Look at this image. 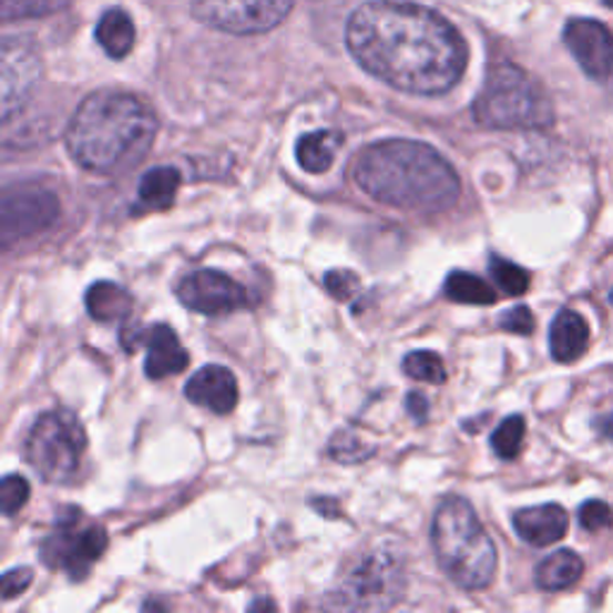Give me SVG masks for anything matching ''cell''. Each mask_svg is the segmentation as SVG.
Returning a JSON list of instances; mask_svg holds the SVG:
<instances>
[{"instance_id":"obj_19","label":"cell","mask_w":613,"mask_h":613,"mask_svg":"<svg viewBox=\"0 0 613 613\" xmlns=\"http://www.w3.org/2000/svg\"><path fill=\"white\" fill-rule=\"evenodd\" d=\"M134 307L132 295L111 280H99L86 290V309L101 324H115L130 317Z\"/></svg>"},{"instance_id":"obj_22","label":"cell","mask_w":613,"mask_h":613,"mask_svg":"<svg viewBox=\"0 0 613 613\" xmlns=\"http://www.w3.org/2000/svg\"><path fill=\"white\" fill-rule=\"evenodd\" d=\"M177 187H181V173L171 166H159L146 171L140 181V204L154 212H166L173 206Z\"/></svg>"},{"instance_id":"obj_26","label":"cell","mask_w":613,"mask_h":613,"mask_svg":"<svg viewBox=\"0 0 613 613\" xmlns=\"http://www.w3.org/2000/svg\"><path fill=\"white\" fill-rule=\"evenodd\" d=\"M402 371H406L408 377L415 379V381H427V384H443L446 381L443 360L437 353H429V350L410 353L406 360H402Z\"/></svg>"},{"instance_id":"obj_4","label":"cell","mask_w":613,"mask_h":613,"mask_svg":"<svg viewBox=\"0 0 613 613\" xmlns=\"http://www.w3.org/2000/svg\"><path fill=\"white\" fill-rule=\"evenodd\" d=\"M431 544L441 571L462 590H484L497 575V546L460 497L446 499L431 522Z\"/></svg>"},{"instance_id":"obj_17","label":"cell","mask_w":613,"mask_h":613,"mask_svg":"<svg viewBox=\"0 0 613 613\" xmlns=\"http://www.w3.org/2000/svg\"><path fill=\"white\" fill-rule=\"evenodd\" d=\"M549 343H551V357L556 362L571 365L580 360V357L585 355L590 343L588 321L573 309H561L551 324Z\"/></svg>"},{"instance_id":"obj_7","label":"cell","mask_w":613,"mask_h":613,"mask_svg":"<svg viewBox=\"0 0 613 613\" xmlns=\"http://www.w3.org/2000/svg\"><path fill=\"white\" fill-rule=\"evenodd\" d=\"M406 594V561L391 549L371 551L331 594L334 609L386 611Z\"/></svg>"},{"instance_id":"obj_31","label":"cell","mask_w":613,"mask_h":613,"mask_svg":"<svg viewBox=\"0 0 613 613\" xmlns=\"http://www.w3.org/2000/svg\"><path fill=\"white\" fill-rule=\"evenodd\" d=\"M499 326L508 334H518V336H528L534 331V314L530 311V307L518 305L513 309H508L501 314Z\"/></svg>"},{"instance_id":"obj_13","label":"cell","mask_w":613,"mask_h":613,"mask_svg":"<svg viewBox=\"0 0 613 613\" xmlns=\"http://www.w3.org/2000/svg\"><path fill=\"white\" fill-rule=\"evenodd\" d=\"M0 63H3V118L18 113L41 80V61L34 47L20 39H6L3 51H0Z\"/></svg>"},{"instance_id":"obj_25","label":"cell","mask_w":613,"mask_h":613,"mask_svg":"<svg viewBox=\"0 0 613 613\" xmlns=\"http://www.w3.org/2000/svg\"><path fill=\"white\" fill-rule=\"evenodd\" d=\"M70 6V0H0L3 20H34L47 18V14L61 12Z\"/></svg>"},{"instance_id":"obj_33","label":"cell","mask_w":613,"mask_h":613,"mask_svg":"<svg viewBox=\"0 0 613 613\" xmlns=\"http://www.w3.org/2000/svg\"><path fill=\"white\" fill-rule=\"evenodd\" d=\"M34 573L32 568H14V571H8L3 575V600H14L20 596L29 585H32Z\"/></svg>"},{"instance_id":"obj_18","label":"cell","mask_w":613,"mask_h":613,"mask_svg":"<svg viewBox=\"0 0 613 613\" xmlns=\"http://www.w3.org/2000/svg\"><path fill=\"white\" fill-rule=\"evenodd\" d=\"M582 573H585V563H582L578 553L571 549H561L537 565L534 582L544 592H561L573 588Z\"/></svg>"},{"instance_id":"obj_15","label":"cell","mask_w":613,"mask_h":613,"mask_svg":"<svg viewBox=\"0 0 613 613\" xmlns=\"http://www.w3.org/2000/svg\"><path fill=\"white\" fill-rule=\"evenodd\" d=\"M185 396L200 408L216 415H228L237 406V381L228 367L206 365L185 386Z\"/></svg>"},{"instance_id":"obj_9","label":"cell","mask_w":613,"mask_h":613,"mask_svg":"<svg viewBox=\"0 0 613 613\" xmlns=\"http://www.w3.org/2000/svg\"><path fill=\"white\" fill-rule=\"evenodd\" d=\"M293 0H192L200 22L228 34H264L288 18Z\"/></svg>"},{"instance_id":"obj_30","label":"cell","mask_w":613,"mask_h":613,"mask_svg":"<svg viewBox=\"0 0 613 613\" xmlns=\"http://www.w3.org/2000/svg\"><path fill=\"white\" fill-rule=\"evenodd\" d=\"M578 515H580V525L588 532H600L613 525V511L604 501H588L585 505H580Z\"/></svg>"},{"instance_id":"obj_8","label":"cell","mask_w":613,"mask_h":613,"mask_svg":"<svg viewBox=\"0 0 613 613\" xmlns=\"http://www.w3.org/2000/svg\"><path fill=\"white\" fill-rule=\"evenodd\" d=\"M109 546V532L103 525H82V511L65 508L55 515L53 532L43 542V561L55 571H65L72 580H82Z\"/></svg>"},{"instance_id":"obj_29","label":"cell","mask_w":613,"mask_h":613,"mask_svg":"<svg viewBox=\"0 0 613 613\" xmlns=\"http://www.w3.org/2000/svg\"><path fill=\"white\" fill-rule=\"evenodd\" d=\"M29 484L20 474H8L3 484H0V508L6 515H14L27 505Z\"/></svg>"},{"instance_id":"obj_24","label":"cell","mask_w":613,"mask_h":613,"mask_svg":"<svg viewBox=\"0 0 613 613\" xmlns=\"http://www.w3.org/2000/svg\"><path fill=\"white\" fill-rule=\"evenodd\" d=\"M525 443V420L520 415H511L491 433V448L501 460H515Z\"/></svg>"},{"instance_id":"obj_2","label":"cell","mask_w":613,"mask_h":613,"mask_svg":"<svg viewBox=\"0 0 613 613\" xmlns=\"http://www.w3.org/2000/svg\"><path fill=\"white\" fill-rule=\"evenodd\" d=\"M355 183L371 200L410 212H443L460 197V177L437 149L412 140H384L362 149Z\"/></svg>"},{"instance_id":"obj_5","label":"cell","mask_w":613,"mask_h":613,"mask_svg":"<svg viewBox=\"0 0 613 613\" xmlns=\"http://www.w3.org/2000/svg\"><path fill=\"white\" fill-rule=\"evenodd\" d=\"M472 115L489 130H534L553 123V109L544 89L513 63H499L489 70L484 89L474 99Z\"/></svg>"},{"instance_id":"obj_34","label":"cell","mask_w":613,"mask_h":613,"mask_svg":"<svg viewBox=\"0 0 613 613\" xmlns=\"http://www.w3.org/2000/svg\"><path fill=\"white\" fill-rule=\"evenodd\" d=\"M408 412L415 417L417 422H425V420H427V415H429L427 400H425L420 394H410V396H408Z\"/></svg>"},{"instance_id":"obj_11","label":"cell","mask_w":613,"mask_h":613,"mask_svg":"<svg viewBox=\"0 0 613 613\" xmlns=\"http://www.w3.org/2000/svg\"><path fill=\"white\" fill-rule=\"evenodd\" d=\"M121 340L127 353L146 346L144 371L146 377L154 381L181 374L190 365L187 350L181 346V338H177V334L168 324H156L146 328H123Z\"/></svg>"},{"instance_id":"obj_20","label":"cell","mask_w":613,"mask_h":613,"mask_svg":"<svg viewBox=\"0 0 613 613\" xmlns=\"http://www.w3.org/2000/svg\"><path fill=\"white\" fill-rule=\"evenodd\" d=\"M343 146V134L331 130H317L300 137L295 146L297 163L314 175H321L334 166L336 152Z\"/></svg>"},{"instance_id":"obj_1","label":"cell","mask_w":613,"mask_h":613,"mask_svg":"<svg viewBox=\"0 0 613 613\" xmlns=\"http://www.w3.org/2000/svg\"><path fill=\"white\" fill-rule=\"evenodd\" d=\"M353 58L388 86L417 96L451 92L468 65L458 29L422 6L371 0L357 8L346 29Z\"/></svg>"},{"instance_id":"obj_21","label":"cell","mask_w":613,"mask_h":613,"mask_svg":"<svg viewBox=\"0 0 613 613\" xmlns=\"http://www.w3.org/2000/svg\"><path fill=\"white\" fill-rule=\"evenodd\" d=\"M134 39H137V32H134V22L125 10L113 8L101 14L96 24V41L115 61H121L132 51Z\"/></svg>"},{"instance_id":"obj_28","label":"cell","mask_w":613,"mask_h":613,"mask_svg":"<svg viewBox=\"0 0 613 613\" xmlns=\"http://www.w3.org/2000/svg\"><path fill=\"white\" fill-rule=\"evenodd\" d=\"M328 451H331V456L338 462H362L365 458H369L374 453V448H367L362 443V439L355 437L353 431H340L334 437Z\"/></svg>"},{"instance_id":"obj_23","label":"cell","mask_w":613,"mask_h":613,"mask_svg":"<svg viewBox=\"0 0 613 613\" xmlns=\"http://www.w3.org/2000/svg\"><path fill=\"white\" fill-rule=\"evenodd\" d=\"M446 297L460 305H493L497 303V293L484 283L480 276H472L468 272H453L446 278Z\"/></svg>"},{"instance_id":"obj_36","label":"cell","mask_w":613,"mask_h":613,"mask_svg":"<svg viewBox=\"0 0 613 613\" xmlns=\"http://www.w3.org/2000/svg\"><path fill=\"white\" fill-rule=\"evenodd\" d=\"M611 303H613V293H611Z\"/></svg>"},{"instance_id":"obj_10","label":"cell","mask_w":613,"mask_h":613,"mask_svg":"<svg viewBox=\"0 0 613 613\" xmlns=\"http://www.w3.org/2000/svg\"><path fill=\"white\" fill-rule=\"evenodd\" d=\"M177 300L197 314L221 317V314H231L247 307L249 295L228 274L214 272V268H200V272L190 274L177 286Z\"/></svg>"},{"instance_id":"obj_3","label":"cell","mask_w":613,"mask_h":613,"mask_svg":"<svg viewBox=\"0 0 613 613\" xmlns=\"http://www.w3.org/2000/svg\"><path fill=\"white\" fill-rule=\"evenodd\" d=\"M159 121L137 96L96 92L86 96L65 130L72 161L92 173H115L140 163L154 144Z\"/></svg>"},{"instance_id":"obj_12","label":"cell","mask_w":613,"mask_h":613,"mask_svg":"<svg viewBox=\"0 0 613 613\" xmlns=\"http://www.w3.org/2000/svg\"><path fill=\"white\" fill-rule=\"evenodd\" d=\"M61 216V202L49 190H8L3 197V235L27 237L47 231Z\"/></svg>"},{"instance_id":"obj_32","label":"cell","mask_w":613,"mask_h":613,"mask_svg":"<svg viewBox=\"0 0 613 613\" xmlns=\"http://www.w3.org/2000/svg\"><path fill=\"white\" fill-rule=\"evenodd\" d=\"M326 290L331 293L336 300H350V297L360 288V280L353 272H328L326 278Z\"/></svg>"},{"instance_id":"obj_27","label":"cell","mask_w":613,"mask_h":613,"mask_svg":"<svg viewBox=\"0 0 613 613\" xmlns=\"http://www.w3.org/2000/svg\"><path fill=\"white\" fill-rule=\"evenodd\" d=\"M489 268H491L493 280H497V286L505 295H522V293H528V288H530V274L522 266L508 262V259H501V257H491Z\"/></svg>"},{"instance_id":"obj_35","label":"cell","mask_w":613,"mask_h":613,"mask_svg":"<svg viewBox=\"0 0 613 613\" xmlns=\"http://www.w3.org/2000/svg\"><path fill=\"white\" fill-rule=\"evenodd\" d=\"M604 6H606V8H611V10H613V0H604Z\"/></svg>"},{"instance_id":"obj_16","label":"cell","mask_w":613,"mask_h":613,"mask_svg":"<svg viewBox=\"0 0 613 613\" xmlns=\"http://www.w3.org/2000/svg\"><path fill=\"white\" fill-rule=\"evenodd\" d=\"M513 528L522 542L532 546H549L565 537L568 513L556 503L522 508L513 518Z\"/></svg>"},{"instance_id":"obj_14","label":"cell","mask_w":613,"mask_h":613,"mask_svg":"<svg viewBox=\"0 0 613 613\" xmlns=\"http://www.w3.org/2000/svg\"><path fill=\"white\" fill-rule=\"evenodd\" d=\"M563 41L582 72L592 80H606L613 72V34L606 24L575 18L565 24Z\"/></svg>"},{"instance_id":"obj_6","label":"cell","mask_w":613,"mask_h":613,"mask_svg":"<svg viewBox=\"0 0 613 613\" xmlns=\"http://www.w3.org/2000/svg\"><path fill=\"white\" fill-rule=\"evenodd\" d=\"M86 451V431L68 410L43 412L27 437L24 453L49 484H68L80 472Z\"/></svg>"}]
</instances>
